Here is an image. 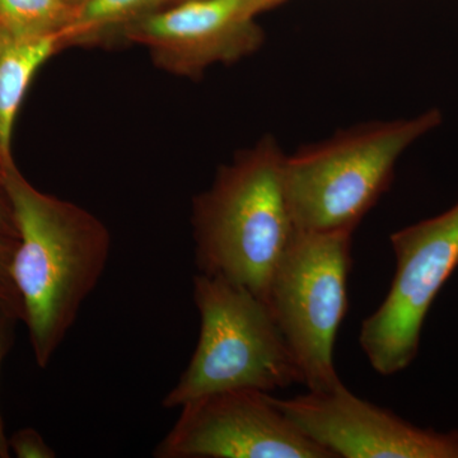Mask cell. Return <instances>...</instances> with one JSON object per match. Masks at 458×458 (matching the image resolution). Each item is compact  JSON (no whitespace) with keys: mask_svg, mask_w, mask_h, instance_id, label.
<instances>
[{"mask_svg":"<svg viewBox=\"0 0 458 458\" xmlns=\"http://www.w3.org/2000/svg\"><path fill=\"white\" fill-rule=\"evenodd\" d=\"M4 183L18 232L11 279L36 363L47 369L104 276L113 240L98 216L36 189L16 164Z\"/></svg>","mask_w":458,"mask_h":458,"instance_id":"1","label":"cell"},{"mask_svg":"<svg viewBox=\"0 0 458 458\" xmlns=\"http://www.w3.org/2000/svg\"><path fill=\"white\" fill-rule=\"evenodd\" d=\"M285 156L267 138L216 174L194 199L198 273L250 289L264 301L295 228L284 190Z\"/></svg>","mask_w":458,"mask_h":458,"instance_id":"2","label":"cell"},{"mask_svg":"<svg viewBox=\"0 0 458 458\" xmlns=\"http://www.w3.org/2000/svg\"><path fill=\"white\" fill-rule=\"evenodd\" d=\"M192 298L200 318L194 354L162 406L180 409L219 391L264 393L303 385V377L269 307L245 286L198 273Z\"/></svg>","mask_w":458,"mask_h":458,"instance_id":"3","label":"cell"},{"mask_svg":"<svg viewBox=\"0 0 458 458\" xmlns=\"http://www.w3.org/2000/svg\"><path fill=\"white\" fill-rule=\"evenodd\" d=\"M438 123L439 114L430 111L285 157V197L297 231L352 233L387 189L403 150Z\"/></svg>","mask_w":458,"mask_h":458,"instance_id":"4","label":"cell"},{"mask_svg":"<svg viewBox=\"0 0 458 458\" xmlns=\"http://www.w3.org/2000/svg\"><path fill=\"white\" fill-rule=\"evenodd\" d=\"M351 246V232H295L265 292L264 302L313 393L343 385L334 349L348 313Z\"/></svg>","mask_w":458,"mask_h":458,"instance_id":"5","label":"cell"},{"mask_svg":"<svg viewBox=\"0 0 458 458\" xmlns=\"http://www.w3.org/2000/svg\"><path fill=\"white\" fill-rule=\"evenodd\" d=\"M394 276L375 312L361 322L360 344L378 375L408 369L437 295L458 267V203L391 236Z\"/></svg>","mask_w":458,"mask_h":458,"instance_id":"6","label":"cell"},{"mask_svg":"<svg viewBox=\"0 0 458 458\" xmlns=\"http://www.w3.org/2000/svg\"><path fill=\"white\" fill-rule=\"evenodd\" d=\"M157 445V458H334L300 429L269 393L219 391L189 401Z\"/></svg>","mask_w":458,"mask_h":458,"instance_id":"7","label":"cell"},{"mask_svg":"<svg viewBox=\"0 0 458 458\" xmlns=\"http://www.w3.org/2000/svg\"><path fill=\"white\" fill-rule=\"evenodd\" d=\"M274 403L334 458H458V430L414 426L355 396L345 385Z\"/></svg>","mask_w":458,"mask_h":458,"instance_id":"8","label":"cell"},{"mask_svg":"<svg viewBox=\"0 0 458 458\" xmlns=\"http://www.w3.org/2000/svg\"><path fill=\"white\" fill-rule=\"evenodd\" d=\"M269 7L264 0H182L141 17L123 38L146 47L165 71L194 78L254 53L262 42L255 17Z\"/></svg>","mask_w":458,"mask_h":458,"instance_id":"9","label":"cell"},{"mask_svg":"<svg viewBox=\"0 0 458 458\" xmlns=\"http://www.w3.org/2000/svg\"><path fill=\"white\" fill-rule=\"evenodd\" d=\"M62 49L59 36L20 38L0 29V167L14 165L12 132L33 75Z\"/></svg>","mask_w":458,"mask_h":458,"instance_id":"10","label":"cell"},{"mask_svg":"<svg viewBox=\"0 0 458 458\" xmlns=\"http://www.w3.org/2000/svg\"><path fill=\"white\" fill-rule=\"evenodd\" d=\"M167 3L171 0H84L75 7L73 18L60 35L62 49L122 40L129 26Z\"/></svg>","mask_w":458,"mask_h":458,"instance_id":"11","label":"cell"},{"mask_svg":"<svg viewBox=\"0 0 458 458\" xmlns=\"http://www.w3.org/2000/svg\"><path fill=\"white\" fill-rule=\"evenodd\" d=\"M74 13L68 0H0V29L29 40L60 38Z\"/></svg>","mask_w":458,"mask_h":458,"instance_id":"12","label":"cell"},{"mask_svg":"<svg viewBox=\"0 0 458 458\" xmlns=\"http://www.w3.org/2000/svg\"><path fill=\"white\" fill-rule=\"evenodd\" d=\"M11 454L18 458H54L56 452L47 445L44 437L32 428H23L8 438Z\"/></svg>","mask_w":458,"mask_h":458,"instance_id":"13","label":"cell"},{"mask_svg":"<svg viewBox=\"0 0 458 458\" xmlns=\"http://www.w3.org/2000/svg\"><path fill=\"white\" fill-rule=\"evenodd\" d=\"M18 319L9 318V316L0 315V369H2L3 360L7 357L12 345L14 343V328H16ZM7 433H5L4 420H3L2 411H0V458L11 457L9 450Z\"/></svg>","mask_w":458,"mask_h":458,"instance_id":"14","label":"cell"},{"mask_svg":"<svg viewBox=\"0 0 458 458\" xmlns=\"http://www.w3.org/2000/svg\"><path fill=\"white\" fill-rule=\"evenodd\" d=\"M0 237L16 238L18 232L13 209L4 183V170L0 167Z\"/></svg>","mask_w":458,"mask_h":458,"instance_id":"15","label":"cell"},{"mask_svg":"<svg viewBox=\"0 0 458 458\" xmlns=\"http://www.w3.org/2000/svg\"><path fill=\"white\" fill-rule=\"evenodd\" d=\"M0 315L9 316L23 322V307L13 286L0 282Z\"/></svg>","mask_w":458,"mask_h":458,"instance_id":"16","label":"cell"},{"mask_svg":"<svg viewBox=\"0 0 458 458\" xmlns=\"http://www.w3.org/2000/svg\"><path fill=\"white\" fill-rule=\"evenodd\" d=\"M17 242L16 238L0 237V282L13 286V288L14 285L11 279V265Z\"/></svg>","mask_w":458,"mask_h":458,"instance_id":"17","label":"cell"},{"mask_svg":"<svg viewBox=\"0 0 458 458\" xmlns=\"http://www.w3.org/2000/svg\"><path fill=\"white\" fill-rule=\"evenodd\" d=\"M179 2H182V0H171V3H174H174H179ZM264 2H267V4H269L271 7V5L276 4V3L280 2V0H264Z\"/></svg>","mask_w":458,"mask_h":458,"instance_id":"18","label":"cell"},{"mask_svg":"<svg viewBox=\"0 0 458 458\" xmlns=\"http://www.w3.org/2000/svg\"><path fill=\"white\" fill-rule=\"evenodd\" d=\"M68 2L71 3L72 5H74V7H77V5H80L84 0H68Z\"/></svg>","mask_w":458,"mask_h":458,"instance_id":"19","label":"cell"}]
</instances>
